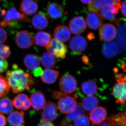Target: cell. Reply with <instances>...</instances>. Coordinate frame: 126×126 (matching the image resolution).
I'll return each instance as SVG.
<instances>
[{"label": "cell", "mask_w": 126, "mask_h": 126, "mask_svg": "<svg viewBox=\"0 0 126 126\" xmlns=\"http://www.w3.org/2000/svg\"><path fill=\"white\" fill-rule=\"evenodd\" d=\"M12 68L6 72V76L14 93L30 90L36 83V80L31 75L19 69L16 64H14Z\"/></svg>", "instance_id": "cell-1"}, {"label": "cell", "mask_w": 126, "mask_h": 126, "mask_svg": "<svg viewBox=\"0 0 126 126\" xmlns=\"http://www.w3.org/2000/svg\"><path fill=\"white\" fill-rule=\"evenodd\" d=\"M30 20L23 13L18 11L15 7H10L6 12L0 25L1 27L11 28L17 27L20 23L29 22Z\"/></svg>", "instance_id": "cell-2"}, {"label": "cell", "mask_w": 126, "mask_h": 126, "mask_svg": "<svg viewBox=\"0 0 126 126\" xmlns=\"http://www.w3.org/2000/svg\"><path fill=\"white\" fill-rule=\"evenodd\" d=\"M117 83L112 89V94L116 99L117 104L126 102V75L118 74L116 77Z\"/></svg>", "instance_id": "cell-3"}, {"label": "cell", "mask_w": 126, "mask_h": 126, "mask_svg": "<svg viewBox=\"0 0 126 126\" xmlns=\"http://www.w3.org/2000/svg\"><path fill=\"white\" fill-rule=\"evenodd\" d=\"M45 47L48 52L53 54L56 58L63 59L65 58L67 52V47L56 39H52Z\"/></svg>", "instance_id": "cell-4"}, {"label": "cell", "mask_w": 126, "mask_h": 126, "mask_svg": "<svg viewBox=\"0 0 126 126\" xmlns=\"http://www.w3.org/2000/svg\"><path fill=\"white\" fill-rule=\"evenodd\" d=\"M77 104V101L74 98L67 94L60 97L58 102L60 111L64 114H69L74 111Z\"/></svg>", "instance_id": "cell-5"}, {"label": "cell", "mask_w": 126, "mask_h": 126, "mask_svg": "<svg viewBox=\"0 0 126 126\" xmlns=\"http://www.w3.org/2000/svg\"><path fill=\"white\" fill-rule=\"evenodd\" d=\"M15 42L19 48L27 49L32 46L34 43V37L27 31L19 32L15 36Z\"/></svg>", "instance_id": "cell-6"}, {"label": "cell", "mask_w": 126, "mask_h": 126, "mask_svg": "<svg viewBox=\"0 0 126 126\" xmlns=\"http://www.w3.org/2000/svg\"><path fill=\"white\" fill-rule=\"evenodd\" d=\"M77 83L75 78L71 75H63L60 80L59 86L62 92L71 94L76 90Z\"/></svg>", "instance_id": "cell-7"}, {"label": "cell", "mask_w": 126, "mask_h": 126, "mask_svg": "<svg viewBox=\"0 0 126 126\" xmlns=\"http://www.w3.org/2000/svg\"><path fill=\"white\" fill-rule=\"evenodd\" d=\"M87 46V42L82 36L77 35L73 37L69 42V47L74 55L81 54Z\"/></svg>", "instance_id": "cell-8"}, {"label": "cell", "mask_w": 126, "mask_h": 126, "mask_svg": "<svg viewBox=\"0 0 126 126\" xmlns=\"http://www.w3.org/2000/svg\"><path fill=\"white\" fill-rule=\"evenodd\" d=\"M100 38L105 42H109L116 38L117 35L116 28L111 24H104L102 25L99 30Z\"/></svg>", "instance_id": "cell-9"}, {"label": "cell", "mask_w": 126, "mask_h": 126, "mask_svg": "<svg viewBox=\"0 0 126 126\" xmlns=\"http://www.w3.org/2000/svg\"><path fill=\"white\" fill-rule=\"evenodd\" d=\"M57 116L58 111L56 104L52 102H47L43 108L41 114L43 121L51 122L54 121Z\"/></svg>", "instance_id": "cell-10"}, {"label": "cell", "mask_w": 126, "mask_h": 126, "mask_svg": "<svg viewBox=\"0 0 126 126\" xmlns=\"http://www.w3.org/2000/svg\"><path fill=\"white\" fill-rule=\"evenodd\" d=\"M107 112L102 107H97L89 114V119L94 124L99 125L106 120Z\"/></svg>", "instance_id": "cell-11"}, {"label": "cell", "mask_w": 126, "mask_h": 126, "mask_svg": "<svg viewBox=\"0 0 126 126\" xmlns=\"http://www.w3.org/2000/svg\"><path fill=\"white\" fill-rule=\"evenodd\" d=\"M69 28L72 33L80 34L86 31V21L82 17L76 16L73 18L69 23Z\"/></svg>", "instance_id": "cell-12"}, {"label": "cell", "mask_w": 126, "mask_h": 126, "mask_svg": "<svg viewBox=\"0 0 126 126\" xmlns=\"http://www.w3.org/2000/svg\"><path fill=\"white\" fill-rule=\"evenodd\" d=\"M64 14V7L63 5L55 2L49 3L47 7V15L54 19H59Z\"/></svg>", "instance_id": "cell-13"}, {"label": "cell", "mask_w": 126, "mask_h": 126, "mask_svg": "<svg viewBox=\"0 0 126 126\" xmlns=\"http://www.w3.org/2000/svg\"><path fill=\"white\" fill-rule=\"evenodd\" d=\"M12 102L16 108L24 111L28 110L31 105L30 99L27 95L24 94H19L16 96Z\"/></svg>", "instance_id": "cell-14"}, {"label": "cell", "mask_w": 126, "mask_h": 126, "mask_svg": "<svg viewBox=\"0 0 126 126\" xmlns=\"http://www.w3.org/2000/svg\"><path fill=\"white\" fill-rule=\"evenodd\" d=\"M53 34L55 39L62 43L67 42L71 36L70 30L66 26L63 25L56 27Z\"/></svg>", "instance_id": "cell-15"}, {"label": "cell", "mask_w": 126, "mask_h": 126, "mask_svg": "<svg viewBox=\"0 0 126 126\" xmlns=\"http://www.w3.org/2000/svg\"><path fill=\"white\" fill-rule=\"evenodd\" d=\"M87 113L80 103H78L75 110L68 115L62 120L61 126H67L79 116Z\"/></svg>", "instance_id": "cell-16"}, {"label": "cell", "mask_w": 126, "mask_h": 126, "mask_svg": "<svg viewBox=\"0 0 126 126\" xmlns=\"http://www.w3.org/2000/svg\"><path fill=\"white\" fill-rule=\"evenodd\" d=\"M86 22L90 29L97 30L102 25V18L98 12H90L87 16Z\"/></svg>", "instance_id": "cell-17"}, {"label": "cell", "mask_w": 126, "mask_h": 126, "mask_svg": "<svg viewBox=\"0 0 126 126\" xmlns=\"http://www.w3.org/2000/svg\"><path fill=\"white\" fill-rule=\"evenodd\" d=\"M121 52V48L117 43L114 42H108L104 44L102 53L104 56L110 58L118 55Z\"/></svg>", "instance_id": "cell-18"}, {"label": "cell", "mask_w": 126, "mask_h": 126, "mask_svg": "<svg viewBox=\"0 0 126 126\" xmlns=\"http://www.w3.org/2000/svg\"><path fill=\"white\" fill-rule=\"evenodd\" d=\"M30 101L32 107L37 111L44 108L46 104L45 97L40 91L33 93L31 96Z\"/></svg>", "instance_id": "cell-19"}, {"label": "cell", "mask_w": 126, "mask_h": 126, "mask_svg": "<svg viewBox=\"0 0 126 126\" xmlns=\"http://www.w3.org/2000/svg\"><path fill=\"white\" fill-rule=\"evenodd\" d=\"M20 9L25 15L30 16L36 13L38 5L33 0H22Z\"/></svg>", "instance_id": "cell-20"}, {"label": "cell", "mask_w": 126, "mask_h": 126, "mask_svg": "<svg viewBox=\"0 0 126 126\" xmlns=\"http://www.w3.org/2000/svg\"><path fill=\"white\" fill-rule=\"evenodd\" d=\"M24 116L23 111H15L10 113L7 120L11 126H24Z\"/></svg>", "instance_id": "cell-21"}, {"label": "cell", "mask_w": 126, "mask_h": 126, "mask_svg": "<svg viewBox=\"0 0 126 126\" xmlns=\"http://www.w3.org/2000/svg\"><path fill=\"white\" fill-rule=\"evenodd\" d=\"M32 24L36 29L42 30L47 27L48 21L46 16L40 12L34 16L32 19Z\"/></svg>", "instance_id": "cell-22"}, {"label": "cell", "mask_w": 126, "mask_h": 126, "mask_svg": "<svg viewBox=\"0 0 126 126\" xmlns=\"http://www.w3.org/2000/svg\"><path fill=\"white\" fill-rule=\"evenodd\" d=\"M40 61V59L36 55L28 54L25 56L23 62L28 69L33 71L39 67Z\"/></svg>", "instance_id": "cell-23"}, {"label": "cell", "mask_w": 126, "mask_h": 126, "mask_svg": "<svg viewBox=\"0 0 126 126\" xmlns=\"http://www.w3.org/2000/svg\"><path fill=\"white\" fill-rule=\"evenodd\" d=\"M119 9V7L112 5H104L100 10V15L102 18L105 19L112 20L115 18Z\"/></svg>", "instance_id": "cell-24"}, {"label": "cell", "mask_w": 126, "mask_h": 126, "mask_svg": "<svg viewBox=\"0 0 126 126\" xmlns=\"http://www.w3.org/2000/svg\"><path fill=\"white\" fill-rule=\"evenodd\" d=\"M59 74V72L57 70L46 68L44 70L43 74L41 77V79L44 83L52 84L57 80Z\"/></svg>", "instance_id": "cell-25"}, {"label": "cell", "mask_w": 126, "mask_h": 126, "mask_svg": "<svg viewBox=\"0 0 126 126\" xmlns=\"http://www.w3.org/2000/svg\"><path fill=\"white\" fill-rule=\"evenodd\" d=\"M99 101L95 96H87L82 99L81 104L86 112H91L97 107Z\"/></svg>", "instance_id": "cell-26"}, {"label": "cell", "mask_w": 126, "mask_h": 126, "mask_svg": "<svg viewBox=\"0 0 126 126\" xmlns=\"http://www.w3.org/2000/svg\"><path fill=\"white\" fill-rule=\"evenodd\" d=\"M81 90L84 94L87 96H93L97 91L96 83L92 79L85 81L81 85Z\"/></svg>", "instance_id": "cell-27"}, {"label": "cell", "mask_w": 126, "mask_h": 126, "mask_svg": "<svg viewBox=\"0 0 126 126\" xmlns=\"http://www.w3.org/2000/svg\"><path fill=\"white\" fill-rule=\"evenodd\" d=\"M51 36L49 33L45 32H37L34 38V42L36 45L46 46L51 40Z\"/></svg>", "instance_id": "cell-28"}, {"label": "cell", "mask_w": 126, "mask_h": 126, "mask_svg": "<svg viewBox=\"0 0 126 126\" xmlns=\"http://www.w3.org/2000/svg\"><path fill=\"white\" fill-rule=\"evenodd\" d=\"M41 63L45 67L51 68L54 67L58 62L57 58L49 52L43 54L41 57Z\"/></svg>", "instance_id": "cell-29"}, {"label": "cell", "mask_w": 126, "mask_h": 126, "mask_svg": "<svg viewBox=\"0 0 126 126\" xmlns=\"http://www.w3.org/2000/svg\"><path fill=\"white\" fill-rule=\"evenodd\" d=\"M13 105L11 100L8 97H4L0 99V112L4 114L12 112Z\"/></svg>", "instance_id": "cell-30"}, {"label": "cell", "mask_w": 126, "mask_h": 126, "mask_svg": "<svg viewBox=\"0 0 126 126\" xmlns=\"http://www.w3.org/2000/svg\"><path fill=\"white\" fill-rule=\"evenodd\" d=\"M113 126H126V116L120 113L109 117Z\"/></svg>", "instance_id": "cell-31"}, {"label": "cell", "mask_w": 126, "mask_h": 126, "mask_svg": "<svg viewBox=\"0 0 126 126\" xmlns=\"http://www.w3.org/2000/svg\"><path fill=\"white\" fill-rule=\"evenodd\" d=\"M10 88L7 79L0 75V97H5L8 94Z\"/></svg>", "instance_id": "cell-32"}, {"label": "cell", "mask_w": 126, "mask_h": 126, "mask_svg": "<svg viewBox=\"0 0 126 126\" xmlns=\"http://www.w3.org/2000/svg\"><path fill=\"white\" fill-rule=\"evenodd\" d=\"M87 113L79 116L74 121V126H90V123Z\"/></svg>", "instance_id": "cell-33"}, {"label": "cell", "mask_w": 126, "mask_h": 126, "mask_svg": "<svg viewBox=\"0 0 126 126\" xmlns=\"http://www.w3.org/2000/svg\"><path fill=\"white\" fill-rule=\"evenodd\" d=\"M103 6L100 0H94L89 4L88 10L90 12H98L101 10Z\"/></svg>", "instance_id": "cell-34"}, {"label": "cell", "mask_w": 126, "mask_h": 126, "mask_svg": "<svg viewBox=\"0 0 126 126\" xmlns=\"http://www.w3.org/2000/svg\"><path fill=\"white\" fill-rule=\"evenodd\" d=\"M11 54L10 49L9 46L0 45V58L5 59L9 58Z\"/></svg>", "instance_id": "cell-35"}, {"label": "cell", "mask_w": 126, "mask_h": 126, "mask_svg": "<svg viewBox=\"0 0 126 126\" xmlns=\"http://www.w3.org/2000/svg\"><path fill=\"white\" fill-rule=\"evenodd\" d=\"M103 6L106 5H112L121 8L120 0H100Z\"/></svg>", "instance_id": "cell-36"}, {"label": "cell", "mask_w": 126, "mask_h": 126, "mask_svg": "<svg viewBox=\"0 0 126 126\" xmlns=\"http://www.w3.org/2000/svg\"><path fill=\"white\" fill-rule=\"evenodd\" d=\"M9 66V63L6 59L0 58V74L5 72Z\"/></svg>", "instance_id": "cell-37"}, {"label": "cell", "mask_w": 126, "mask_h": 126, "mask_svg": "<svg viewBox=\"0 0 126 126\" xmlns=\"http://www.w3.org/2000/svg\"><path fill=\"white\" fill-rule=\"evenodd\" d=\"M7 38V34L5 30L0 27V45L4 43Z\"/></svg>", "instance_id": "cell-38"}, {"label": "cell", "mask_w": 126, "mask_h": 126, "mask_svg": "<svg viewBox=\"0 0 126 126\" xmlns=\"http://www.w3.org/2000/svg\"><path fill=\"white\" fill-rule=\"evenodd\" d=\"M121 11L122 15L126 18V0L122 3L121 6Z\"/></svg>", "instance_id": "cell-39"}, {"label": "cell", "mask_w": 126, "mask_h": 126, "mask_svg": "<svg viewBox=\"0 0 126 126\" xmlns=\"http://www.w3.org/2000/svg\"><path fill=\"white\" fill-rule=\"evenodd\" d=\"M6 118L4 115L0 113V126H6Z\"/></svg>", "instance_id": "cell-40"}, {"label": "cell", "mask_w": 126, "mask_h": 126, "mask_svg": "<svg viewBox=\"0 0 126 126\" xmlns=\"http://www.w3.org/2000/svg\"><path fill=\"white\" fill-rule=\"evenodd\" d=\"M34 75L35 77L41 76L43 75L44 71L41 68L39 67L33 71Z\"/></svg>", "instance_id": "cell-41"}, {"label": "cell", "mask_w": 126, "mask_h": 126, "mask_svg": "<svg viewBox=\"0 0 126 126\" xmlns=\"http://www.w3.org/2000/svg\"><path fill=\"white\" fill-rule=\"evenodd\" d=\"M37 126H54L52 123L50 122L44 121L42 120L38 124Z\"/></svg>", "instance_id": "cell-42"}, {"label": "cell", "mask_w": 126, "mask_h": 126, "mask_svg": "<svg viewBox=\"0 0 126 126\" xmlns=\"http://www.w3.org/2000/svg\"><path fill=\"white\" fill-rule=\"evenodd\" d=\"M98 126H113L109 118Z\"/></svg>", "instance_id": "cell-43"}, {"label": "cell", "mask_w": 126, "mask_h": 126, "mask_svg": "<svg viewBox=\"0 0 126 126\" xmlns=\"http://www.w3.org/2000/svg\"><path fill=\"white\" fill-rule=\"evenodd\" d=\"M82 59L83 61L85 63L87 64L89 63V61L88 58L87 56L84 55L82 58Z\"/></svg>", "instance_id": "cell-44"}, {"label": "cell", "mask_w": 126, "mask_h": 126, "mask_svg": "<svg viewBox=\"0 0 126 126\" xmlns=\"http://www.w3.org/2000/svg\"><path fill=\"white\" fill-rule=\"evenodd\" d=\"M6 12V11L4 9H1L0 7V17H2V16H4Z\"/></svg>", "instance_id": "cell-45"}, {"label": "cell", "mask_w": 126, "mask_h": 126, "mask_svg": "<svg viewBox=\"0 0 126 126\" xmlns=\"http://www.w3.org/2000/svg\"><path fill=\"white\" fill-rule=\"evenodd\" d=\"M82 3L84 4H89L92 2L94 0H80Z\"/></svg>", "instance_id": "cell-46"}, {"label": "cell", "mask_w": 126, "mask_h": 126, "mask_svg": "<svg viewBox=\"0 0 126 126\" xmlns=\"http://www.w3.org/2000/svg\"><path fill=\"white\" fill-rule=\"evenodd\" d=\"M121 67L122 68L123 71L126 73V64H122Z\"/></svg>", "instance_id": "cell-47"}, {"label": "cell", "mask_w": 126, "mask_h": 126, "mask_svg": "<svg viewBox=\"0 0 126 126\" xmlns=\"http://www.w3.org/2000/svg\"><path fill=\"white\" fill-rule=\"evenodd\" d=\"M94 37V36L93 35V33H90L88 35V38L89 40H91L93 39V37Z\"/></svg>", "instance_id": "cell-48"}, {"label": "cell", "mask_w": 126, "mask_h": 126, "mask_svg": "<svg viewBox=\"0 0 126 126\" xmlns=\"http://www.w3.org/2000/svg\"><path fill=\"white\" fill-rule=\"evenodd\" d=\"M125 113H124V114H125V115H126V109H125Z\"/></svg>", "instance_id": "cell-49"}, {"label": "cell", "mask_w": 126, "mask_h": 126, "mask_svg": "<svg viewBox=\"0 0 126 126\" xmlns=\"http://www.w3.org/2000/svg\"><path fill=\"white\" fill-rule=\"evenodd\" d=\"M0 22H1V21H0Z\"/></svg>", "instance_id": "cell-50"}]
</instances>
